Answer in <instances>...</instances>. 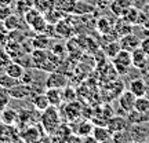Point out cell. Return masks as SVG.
I'll return each mask as SVG.
<instances>
[{
    "label": "cell",
    "mask_w": 149,
    "mask_h": 143,
    "mask_svg": "<svg viewBox=\"0 0 149 143\" xmlns=\"http://www.w3.org/2000/svg\"><path fill=\"white\" fill-rule=\"evenodd\" d=\"M18 83H19V80L11 77V76H8L7 73H4V74H1V76H0V85L6 87L7 90L11 88V87H14V85L18 84Z\"/></svg>",
    "instance_id": "obj_35"
},
{
    "label": "cell",
    "mask_w": 149,
    "mask_h": 143,
    "mask_svg": "<svg viewBox=\"0 0 149 143\" xmlns=\"http://www.w3.org/2000/svg\"><path fill=\"white\" fill-rule=\"evenodd\" d=\"M0 120L8 125H15L18 122V111L15 109H11V107H6L0 111Z\"/></svg>",
    "instance_id": "obj_15"
},
{
    "label": "cell",
    "mask_w": 149,
    "mask_h": 143,
    "mask_svg": "<svg viewBox=\"0 0 149 143\" xmlns=\"http://www.w3.org/2000/svg\"><path fill=\"white\" fill-rule=\"evenodd\" d=\"M80 113H81V105L77 101H70L65 107V114L68 117V120H70V121L77 120Z\"/></svg>",
    "instance_id": "obj_16"
},
{
    "label": "cell",
    "mask_w": 149,
    "mask_h": 143,
    "mask_svg": "<svg viewBox=\"0 0 149 143\" xmlns=\"http://www.w3.org/2000/svg\"><path fill=\"white\" fill-rule=\"evenodd\" d=\"M142 26H144L145 29H146V30H149V18H148V19H146V22H145V23H144V25H142Z\"/></svg>",
    "instance_id": "obj_43"
},
{
    "label": "cell",
    "mask_w": 149,
    "mask_h": 143,
    "mask_svg": "<svg viewBox=\"0 0 149 143\" xmlns=\"http://www.w3.org/2000/svg\"><path fill=\"white\" fill-rule=\"evenodd\" d=\"M62 95H64V99H66L68 102L74 101V90L68 87V85L65 88H62Z\"/></svg>",
    "instance_id": "obj_39"
},
{
    "label": "cell",
    "mask_w": 149,
    "mask_h": 143,
    "mask_svg": "<svg viewBox=\"0 0 149 143\" xmlns=\"http://www.w3.org/2000/svg\"><path fill=\"white\" fill-rule=\"evenodd\" d=\"M93 128H94L93 122H90L88 120H81V121H79V124H77L76 129L73 128V133L79 135L80 138L83 139V138H86V136L91 135V132H93Z\"/></svg>",
    "instance_id": "obj_20"
},
{
    "label": "cell",
    "mask_w": 149,
    "mask_h": 143,
    "mask_svg": "<svg viewBox=\"0 0 149 143\" xmlns=\"http://www.w3.org/2000/svg\"><path fill=\"white\" fill-rule=\"evenodd\" d=\"M128 90L131 91L135 96H142L146 95L148 87H146V84H145V81L142 79H134L128 85Z\"/></svg>",
    "instance_id": "obj_18"
},
{
    "label": "cell",
    "mask_w": 149,
    "mask_h": 143,
    "mask_svg": "<svg viewBox=\"0 0 149 143\" xmlns=\"http://www.w3.org/2000/svg\"><path fill=\"white\" fill-rule=\"evenodd\" d=\"M93 138L95 139V142L98 143H104V142H108V140H112V132L108 129L107 125H94L93 128Z\"/></svg>",
    "instance_id": "obj_12"
},
{
    "label": "cell",
    "mask_w": 149,
    "mask_h": 143,
    "mask_svg": "<svg viewBox=\"0 0 149 143\" xmlns=\"http://www.w3.org/2000/svg\"><path fill=\"white\" fill-rule=\"evenodd\" d=\"M68 85V79L66 76L58 72H51L48 74L47 80H46V87L47 88H65Z\"/></svg>",
    "instance_id": "obj_6"
},
{
    "label": "cell",
    "mask_w": 149,
    "mask_h": 143,
    "mask_svg": "<svg viewBox=\"0 0 149 143\" xmlns=\"http://www.w3.org/2000/svg\"><path fill=\"white\" fill-rule=\"evenodd\" d=\"M8 94L14 99H25V98L32 95V88H31L29 84H24V83L19 81L14 87L8 88Z\"/></svg>",
    "instance_id": "obj_7"
},
{
    "label": "cell",
    "mask_w": 149,
    "mask_h": 143,
    "mask_svg": "<svg viewBox=\"0 0 149 143\" xmlns=\"http://www.w3.org/2000/svg\"><path fill=\"white\" fill-rule=\"evenodd\" d=\"M133 6V1L131 0H112L109 3V8H111L112 14L116 15L117 18L123 17V14L127 11L128 7Z\"/></svg>",
    "instance_id": "obj_11"
},
{
    "label": "cell",
    "mask_w": 149,
    "mask_h": 143,
    "mask_svg": "<svg viewBox=\"0 0 149 143\" xmlns=\"http://www.w3.org/2000/svg\"><path fill=\"white\" fill-rule=\"evenodd\" d=\"M3 26H4V29L8 30V32L19 29L21 25H19V18H18V15H17V14H11L6 21H3Z\"/></svg>",
    "instance_id": "obj_32"
},
{
    "label": "cell",
    "mask_w": 149,
    "mask_h": 143,
    "mask_svg": "<svg viewBox=\"0 0 149 143\" xmlns=\"http://www.w3.org/2000/svg\"><path fill=\"white\" fill-rule=\"evenodd\" d=\"M4 72L8 74V76L14 77V79L21 80V77L24 76V73H25V69H24V66H22L21 64H17V62H13V61H11L10 64L6 66Z\"/></svg>",
    "instance_id": "obj_21"
},
{
    "label": "cell",
    "mask_w": 149,
    "mask_h": 143,
    "mask_svg": "<svg viewBox=\"0 0 149 143\" xmlns=\"http://www.w3.org/2000/svg\"><path fill=\"white\" fill-rule=\"evenodd\" d=\"M40 125L47 135H53L57 128L61 125V114L58 111V106H50L46 110L40 111Z\"/></svg>",
    "instance_id": "obj_1"
},
{
    "label": "cell",
    "mask_w": 149,
    "mask_h": 143,
    "mask_svg": "<svg viewBox=\"0 0 149 143\" xmlns=\"http://www.w3.org/2000/svg\"><path fill=\"white\" fill-rule=\"evenodd\" d=\"M11 61V57L7 54L6 50H0V69H6V66L10 64Z\"/></svg>",
    "instance_id": "obj_38"
},
{
    "label": "cell",
    "mask_w": 149,
    "mask_h": 143,
    "mask_svg": "<svg viewBox=\"0 0 149 143\" xmlns=\"http://www.w3.org/2000/svg\"><path fill=\"white\" fill-rule=\"evenodd\" d=\"M134 110L139 111V113H149V98H148V96H146V95L137 96Z\"/></svg>",
    "instance_id": "obj_31"
},
{
    "label": "cell",
    "mask_w": 149,
    "mask_h": 143,
    "mask_svg": "<svg viewBox=\"0 0 149 143\" xmlns=\"http://www.w3.org/2000/svg\"><path fill=\"white\" fill-rule=\"evenodd\" d=\"M135 99L137 96L134 95L131 91H124L122 95L119 96V105L126 113H130L131 110H134V106H135Z\"/></svg>",
    "instance_id": "obj_10"
},
{
    "label": "cell",
    "mask_w": 149,
    "mask_h": 143,
    "mask_svg": "<svg viewBox=\"0 0 149 143\" xmlns=\"http://www.w3.org/2000/svg\"><path fill=\"white\" fill-rule=\"evenodd\" d=\"M148 58L149 57L139 47L131 51V62H133V66L137 69H145L148 65Z\"/></svg>",
    "instance_id": "obj_13"
},
{
    "label": "cell",
    "mask_w": 149,
    "mask_h": 143,
    "mask_svg": "<svg viewBox=\"0 0 149 143\" xmlns=\"http://www.w3.org/2000/svg\"><path fill=\"white\" fill-rule=\"evenodd\" d=\"M109 0H97L95 1V7H98V8H107L108 6H109Z\"/></svg>",
    "instance_id": "obj_41"
},
{
    "label": "cell",
    "mask_w": 149,
    "mask_h": 143,
    "mask_svg": "<svg viewBox=\"0 0 149 143\" xmlns=\"http://www.w3.org/2000/svg\"><path fill=\"white\" fill-rule=\"evenodd\" d=\"M19 132L15 129L14 125H8L0 120V142H18Z\"/></svg>",
    "instance_id": "obj_4"
},
{
    "label": "cell",
    "mask_w": 149,
    "mask_h": 143,
    "mask_svg": "<svg viewBox=\"0 0 149 143\" xmlns=\"http://www.w3.org/2000/svg\"><path fill=\"white\" fill-rule=\"evenodd\" d=\"M131 1H133V0H131Z\"/></svg>",
    "instance_id": "obj_45"
},
{
    "label": "cell",
    "mask_w": 149,
    "mask_h": 143,
    "mask_svg": "<svg viewBox=\"0 0 149 143\" xmlns=\"http://www.w3.org/2000/svg\"><path fill=\"white\" fill-rule=\"evenodd\" d=\"M122 50V47H120V43L119 41H109L105 46V48H104V54H105V57L107 58H113V57H116L117 54H119V51Z\"/></svg>",
    "instance_id": "obj_29"
},
{
    "label": "cell",
    "mask_w": 149,
    "mask_h": 143,
    "mask_svg": "<svg viewBox=\"0 0 149 143\" xmlns=\"http://www.w3.org/2000/svg\"><path fill=\"white\" fill-rule=\"evenodd\" d=\"M51 44V39L46 33H37L36 37L32 40L33 48H40V50H47L48 46Z\"/></svg>",
    "instance_id": "obj_23"
},
{
    "label": "cell",
    "mask_w": 149,
    "mask_h": 143,
    "mask_svg": "<svg viewBox=\"0 0 149 143\" xmlns=\"http://www.w3.org/2000/svg\"><path fill=\"white\" fill-rule=\"evenodd\" d=\"M119 43H120V47L122 50H126V51H134L135 48L139 47V44H141V39H139L137 35H134V33H127V35H124L119 39Z\"/></svg>",
    "instance_id": "obj_8"
},
{
    "label": "cell",
    "mask_w": 149,
    "mask_h": 143,
    "mask_svg": "<svg viewBox=\"0 0 149 143\" xmlns=\"http://www.w3.org/2000/svg\"><path fill=\"white\" fill-rule=\"evenodd\" d=\"M107 127L113 135V133L124 131L127 128V120L122 116H112L107 120Z\"/></svg>",
    "instance_id": "obj_9"
},
{
    "label": "cell",
    "mask_w": 149,
    "mask_h": 143,
    "mask_svg": "<svg viewBox=\"0 0 149 143\" xmlns=\"http://www.w3.org/2000/svg\"><path fill=\"white\" fill-rule=\"evenodd\" d=\"M77 0H55V8L62 11L64 14H72Z\"/></svg>",
    "instance_id": "obj_25"
},
{
    "label": "cell",
    "mask_w": 149,
    "mask_h": 143,
    "mask_svg": "<svg viewBox=\"0 0 149 143\" xmlns=\"http://www.w3.org/2000/svg\"><path fill=\"white\" fill-rule=\"evenodd\" d=\"M32 105L37 111H43L50 106V101H48L46 94H37V95H33Z\"/></svg>",
    "instance_id": "obj_22"
},
{
    "label": "cell",
    "mask_w": 149,
    "mask_h": 143,
    "mask_svg": "<svg viewBox=\"0 0 149 143\" xmlns=\"http://www.w3.org/2000/svg\"><path fill=\"white\" fill-rule=\"evenodd\" d=\"M112 64H113L115 70H116L120 76L127 74L130 68L133 66V62H131V53H130V51H126V50H120L116 57L112 58Z\"/></svg>",
    "instance_id": "obj_2"
},
{
    "label": "cell",
    "mask_w": 149,
    "mask_h": 143,
    "mask_svg": "<svg viewBox=\"0 0 149 143\" xmlns=\"http://www.w3.org/2000/svg\"><path fill=\"white\" fill-rule=\"evenodd\" d=\"M44 94L47 95L50 105H53V106H59L64 101V95H62L61 88H47V91Z\"/></svg>",
    "instance_id": "obj_19"
},
{
    "label": "cell",
    "mask_w": 149,
    "mask_h": 143,
    "mask_svg": "<svg viewBox=\"0 0 149 143\" xmlns=\"http://www.w3.org/2000/svg\"><path fill=\"white\" fill-rule=\"evenodd\" d=\"M139 12H141V11H139L135 6H131V7H128L127 11H126V12L123 14V17H120V18H123L124 21L128 22V23H131V25H137Z\"/></svg>",
    "instance_id": "obj_24"
},
{
    "label": "cell",
    "mask_w": 149,
    "mask_h": 143,
    "mask_svg": "<svg viewBox=\"0 0 149 143\" xmlns=\"http://www.w3.org/2000/svg\"><path fill=\"white\" fill-rule=\"evenodd\" d=\"M19 132V139L22 142H39L42 139V131L36 125H22V128L18 131Z\"/></svg>",
    "instance_id": "obj_3"
},
{
    "label": "cell",
    "mask_w": 149,
    "mask_h": 143,
    "mask_svg": "<svg viewBox=\"0 0 149 143\" xmlns=\"http://www.w3.org/2000/svg\"><path fill=\"white\" fill-rule=\"evenodd\" d=\"M94 11H95V6L90 4L87 1H83V0H77L72 14H74V15H86V14H91Z\"/></svg>",
    "instance_id": "obj_17"
},
{
    "label": "cell",
    "mask_w": 149,
    "mask_h": 143,
    "mask_svg": "<svg viewBox=\"0 0 149 143\" xmlns=\"http://www.w3.org/2000/svg\"><path fill=\"white\" fill-rule=\"evenodd\" d=\"M54 32L62 39H72L74 35V28L70 25V22H68V19L62 18L54 25Z\"/></svg>",
    "instance_id": "obj_5"
},
{
    "label": "cell",
    "mask_w": 149,
    "mask_h": 143,
    "mask_svg": "<svg viewBox=\"0 0 149 143\" xmlns=\"http://www.w3.org/2000/svg\"><path fill=\"white\" fill-rule=\"evenodd\" d=\"M48 58H50V54L46 50H40V48H35L31 54L32 64L35 65V68H39V69H42L43 65L48 61Z\"/></svg>",
    "instance_id": "obj_14"
},
{
    "label": "cell",
    "mask_w": 149,
    "mask_h": 143,
    "mask_svg": "<svg viewBox=\"0 0 149 143\" xmlns=\"http://www.w3.org/2000/svg\"><path fill=\"white\" fill-rule=\"evenodd\" d=\"M10 101L11 96L8 94V90L6 87H3V85H0V111L10 105Z\"/></svg>",
    "instance_id": "obj_34"
},
{
    "label": "cell",
    "mask_w": 149,
    "mask_h": 143,
    "mask_svg": "<svg viewBox=\"0 0 149 143\" xmlns=\"http://www.w3.org/2000/svg\"><path fill=\"white\" fill-rule=\"evenodd\" d=\"M97 30L101 33V35H107V33L113 32V25L111 23V21L108 18L102 17V18H100L97 21Z\"/></svg>",
    "instance_id": "obj_30"
},
{
    "label": "cell",
    "mask_w": 149,
    "mask_h": 143,
    "mask_svg": "<svg viewBox=\"0 0 149 143\" xmlns=\"http://www.w3.org/2000/svg\"><path fill=\"white\" fill-rule=\"evenodd\" d=\"M44 18H46V21H47L48 23H51V25L54 23V25H55L59 19L64 18V12L54 7V8H51V10H48L44 12Z\"/></svg>",
    "instance_id": "obj_28"
},
{
    "label": "cell",
    "mask_w": 149,
    "mask_h": 143,
    "mask_svg": "<svg viewBox=\"0 0 149 143\" xmlns=\"http://www.w3.org/2000/svg\"><path fill=\"white\" fill-rule=\"evenodd\" d=\"M113 32H116L117 36H124L127 33H131V23L126 22L123 18H119V21L116 22V25L113 26Z\"/></svg>",
    "instance_id": "obj_26"
},
{
    "label": "cell",
    "mask_w": 149,
    "mask_h": 143,
    "mask_svg": "<svg viewBox=\"0 0 149 143\" xmlns=\"http://www.w3.org/2000/svg\"><path fill=\"white\" fill-rule=\"evenodd\" d=\"M48 22L46 21V18H44V14H40V15L37 17L36 19L31 23V29H32L33 32L36 33H44V30H46V28H47Z\"/></svg>",
    "instance_id": "obj_27"
},
{
    "label": "cell",
    "mask_w": 149,
    "mask_h": 143,
    "mask_svg": "<svg viewBox=\"0 0 149 143\" xmlns=\"http://www.w3.org/2000/svg\"><path fill=\"white\" fill-rule=\"evenodd\" d=\"M14 0H0V6H11Z\"/></svg>",
    "instance_id": "obj_42"
},
{
    "label": "cell",
    "mask_w": 149,
    "mask_h": 143,
    "mask_svg": "<svg viewBox=\"0 0 149 143\" xmlns=\"http://www.w3.org/2000/svg\"><path fill=\"white\" fill-rule=\"evenodd\" d=\"M148 10H149V4H148Z\"/></svg>",
    "instance_id": "obj_44"
},
{
    "label": "cell",
    "mask_w": 149,
    "mask_h": 143,
    "mask_svg": "<svg viewBox=\"0 0 149 143\" xmlns=\"http://www.w3.org/2000/svg\"><path fill=\"white\" fill-rule=\"evenodd\" d=\"M139 48L144 51L146 55L149 57V37H145L141 40V44H139Z\"/></svg>",
    "instance_id": "obj_40"
},
{
    "label": "cell",
    "mask_w": 149,
    "mask_h": 143,
    "mask_svg": "<svg viewBox=\"0 0 149 143\" xmlns=\"http://www.w3.org/2000/svg\"><path fill=\"white\" fill-rule=\"evenodd\" d=\"M11 14H14L11 6H0V22L6 21Z\"/></svg>",
    "instance_id": "obj_37"
},
{
    "label": "cell",
    "mask_w": 149,
    "mask_h": 143,
    "mask_svg": "<svg viewBox=\"0 0 149 143\" xmlns=\"http://www.w3.org/2000/svg\"><path fill=\"white\" fill-rule=\"evenodd\" d=\"M31 7H33V0H18L17 1V11L19 14H25Z\"/></svg>",
    "instance_id": "obj_36"
},
{
    "label": "cell",
    "mask_w": 149,
    "mask_h": 143,
    "mask_svg": "<svg viewBox=\"0 0 149 143\" xmlns=\"http://www.w3.org/2000/svg\"><path fill=\"white\" fill-rule=\"evenodd\" d=\"M33 7H36L37 10L44 14L46 11L55 7V0H33Z\"/></svg>",
    "instance_id": "obj_33"
}]
</instances>
